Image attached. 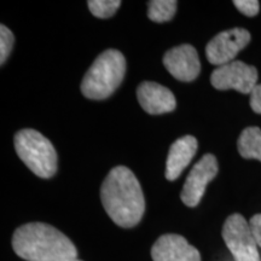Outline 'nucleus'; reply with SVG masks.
<instances>
[{
	"label": "nucleus",
	"instance_id": "f257e3e1",
	"mask_svg": "<svg viewBox=\"0 0 261 261\" xmlns=\"http://www.w3.org/2000/svg\"><path fill=\"white\" fill-rule=\"evenodd\" d=\"M100 200L110 219L121 227H135L144 215L142 187L135 173L125 166H117L109 172L100 187Z\"/></svg>",
	"mask_w": 261,
	"mask_h": 261
},
{
	"label": "nucleus",
	"instance_id": "f03ea898",
	"mask_svg": "<svg viewBox=\"0 0 261 261\" xmlns=\"http://www.w3.org/2000/svg\"><path fill=\"white\" fill-rule=\"evenodd\" d=\"M12 249L25 261L77 259L76 247L69 238L45 223H29L19 226L12 236Z\"/></svg>",
	"mask_w": 261,
	"mask_h": 261
},
{
	"label": "nucleus",
	"instance_id": "7ed1b4c3",
	"mask_svg": "<svg viewBox=\"0 0 261 261\" xmlns=\"http://www.w3.org/2000/svg\"><path fill=\"white\" fill-rule=\"evenodd\" d=\"M125 73L126 58L121 52L114 48L104 51L85 74L81 92L89 99H107L119 89Z\"/></svg>",
	"mask_w": 261,
	"mask_h": 261
},
{
	"label": "nucleus",
	"instance_id": "20e7f679",
	"mask_svg": "<svg viewBox=\"0 0 261 261\" xmlns=\"http://www.w3.org/2000/svg\"><path fill=\"white\" fill-rule=\"evenodd\" d=\"M14 145L21 161L39 178L48 179L56 174V149L40 132L31 128L18 130L15 135Z\"/></svg>",
	"mask_w": 261,
	"mask_h": 261
},
{
	"label": "nucleus",
	"instance_id": "39448f33",
	"mask_svg": "<svg viewBox=\"0 0 261 261\" xmlns=\"http://www.w3.org/2000/svg\"><path fill=\"white\" fill-rule=\"evenodd\" d=\"M223 238L236 261H260L257 243L252 227L241 214H232L225 220Z\"/></svg>",
	"mask_w": 261,
	"mask_h": 261
},
{
	"label": "nucleus",
	"instance_id": "423d86ee",
	"mask_svg": "<svg viewBox=\"0 0 261 261\" xmlns=\"http://www.w3.org/2000/svg\"><path fill=\"white\" fill-rule=\"evenodd\" d=\"M257 77L259 74L255 67L242 61H233L218 67L212 73L211 83L217 90H236L243 94H250L257 85Z\"/></svg>",
	"mask_w": 261,
	"mask_h": 261
},
{
	"label": "nucleus",
	"instance_id": "0eeeda50",
	"mask_svg": "<svg viewBox=\"0 0 261 261\" xmlns=\"http://www.w3.org/2000/svg\"><path fill=\"white\" fill-rule=\"evenodd\" d=\"M250 42V33L244 28H232L217 34L205 46V57L210 63L221 67L231 63Z\"/></svg>",
	"mask_w": 261,
	"mask_h": 261
},
{
	"label": "nucleus",
	"instance_id": "6e6552de",
	"mask_svg": "<svg viewBox=\"0 0 261 261\" xmlns=\"http://www.w3.org/2000/svg\"><path fill=\"white\" fill-rule=\"evenodd\" d=\"M219 172L217 158L212 154H205L192 167L189 173L184 187H182L180 198L182 203L194 208L200 203L203 197L205 188L215 178Z\"/></svg>",
	"mask_w": 261,
	"mask_h": 261
},
{
	"label": "nucleus",
	"instance_id": "1a4fd4ad",
	"mask_svg": "<svg viewBox=\"0 0 261 261\" xmlns=\"http://www.w3.org/2000/svg\"><path fill=\"white\" fill-rule=\"evenodd\" d=\"M163 64L172 76L182 83H191L200 75L201 62L192 45H179L168 50L163 56Z\"/></svg>",
	"mask_w": 261,
	"mask_h": 261
},
{
	"label": "nucleus",
	"instance_id": "9d476101",
	"mask_svg": "<svg viewBox=\"0 0 261 261\" xmlns=\"http://www.w3.org/2000/svg\"><path fill=\"white\" fill-rule=\"evenodd\" d=\"M154 261H201V254L180 234H163L151 248Z\"/></svg>",
	"mask_w": 261,
	"mask_h": 261
},
{
	"label": "nucleus",
	"instance_id": "9b49d317",
	"mask_svg": "<svg viewBox=\"0 0 261 261\" xmlns=\"http://www.w3.org/2000/svg\"><path fill=\"white\" fill-rule=\"evenodd\" d=\"M137 98L140 107L150 115L171 113L177 107V100L172 91L152 81H144L139 85Z\"/></svg>",
	"mask_w": 261,
	"mask_h": 261
},
{
	"label": "nucleus",
	"instance_id": "f8f14e48",
	"mask_svg": "<svg viewBox=\"0 0 261 261\" xmlns=\"http://www.w3.org/2000/svg\"><path fill=\"white\" fill-rule=\"evenodd\" d=\"M197 140L192 136H184L173 143L169 148L167 162H166L167 180L173 181L180 177L181 173L197 152Z\"/></svg>",
	"mask_w": 261,
	"mask_h": 261
},
{
	"label": "nucleus",
	"instance_id": "ddd939ff",
	"mask_svg": "<svg viewBox=\"0 0 261 261\" xmlns=\"http://www.w3.org/2000/svg\"><path fill=\"white\" fill-rule=\"evenodd\" d=\"M238 151L244 159L261 161V129L259 127H247L237 140Z\"/></svg>",
	"mask_w": 261,
	"mask_h": 261
},
{
	"label": "nucleus",
	"instance_id": "4468645a",
	"mask_svg": "<svg viewBox=\"0 0 261 261\" xmlns=\"http://www.w3.org/2000/svg\"><path fill=\"white\" fill-rule=\"evenodd\" d=\"M175 0H151L148 3V17L156 23L171 21L177 11Z\"/></svg>",
	"mask_w": 261,
	"mask_h": 261
},
{
	"label": "nucleus",
	"instance_id": "2eb2a0df",
	"mask_svg": "<svg viewBox=\"0 0 261 261\" xmlns=\"http://www.w3.org/2000/svg\"><path fill=\"white\" fill-rule=\"evenodd\" d=\"M90 11L98 18H109L121 6L120 0H90L87 2Z\"/></svg>",
	"mask_w": 261,
	"mask_h": 261
},
{
	"label": "nucleus",
	"instance_id": "dca6fc26",
	"mask_svg": "<svg viewBox=\"0 0 261 261\" xmlns=\"http://www.w3.org/2000/svg\"><path fill=\"white\" fill-rule=\"evenodd\" d=\"M15 37L12 32L4 24L0 25V63L2 65L8 60L14 47Z\"/></svg>",
	"mask_w": 261,
	"mask_h": 261
},
{
	"label": "nucleus",
	"instance_id": "f3484780",
	"mask_svg": "<svg viewBox=\"0 0 261 261\" xmlns=\"http://www.w3.org/2000/svg\"><path fill=\"white\" fill-rule=\"evenodd\" d=\"M233 5L236 6L238 11H241L248 17L257 15L260 10V4L257 0H234Z\"/></svg>",
	"mask_w": 261,
	"mask_h": 261
},
{
	"label": "nucleus",
	"instance_id": "a211bd4d",
	"mask_svg": "<svg viewBox=\"0 0 261 261\" xmlns=\"http://www.w3.org/2000/svg\"><path fill=\"white\" fill-rule=\"evenodd\" d=\"M250 107L253 112L256 114H261V85L257 84L255 89L250 93Z\"/></svg>",
	"mask_w": 261,
	"mask_h": 261
},
{
	"label": "nucleus",
	"instance_id": "6ab92c4d",
	"mask_svg": "<svg viewBox=\"0 0 261 261\" xmlns=\"http://www.w3.org/2000/svg\"><path fill=\"white\" fill-rule=\"evenodd\" d=\"M249 225L252 227V231L255 237L257 246L261 248V214L254 215L252 219L249 220Z\"/></svg>",
	"mask_w": 261,
	"mask_h": 261
},
{
	"label": "nucleus",
	"instance_id": "aec40b11",
	"mask_svg": "<svg viewBox=\"0 0 261 261\" xmlns=\"http://www.w3.org/2000/svg\"><path fill=\"white\" fill-rule=\"evenodd\" d=\"M68 261H83V260H79V259H76V260H68Z\"/></svg>",
	"mask_w": 261,
	"mask_h": 261
}]
</instances>
